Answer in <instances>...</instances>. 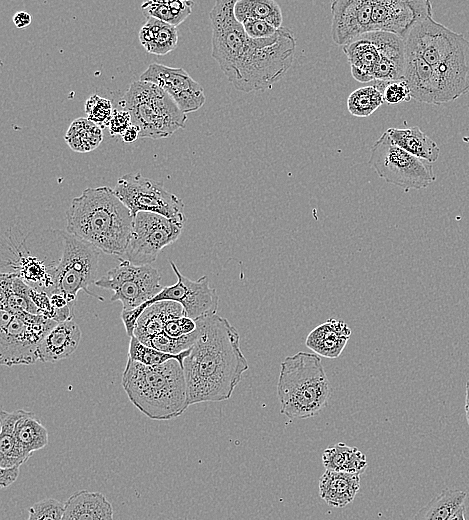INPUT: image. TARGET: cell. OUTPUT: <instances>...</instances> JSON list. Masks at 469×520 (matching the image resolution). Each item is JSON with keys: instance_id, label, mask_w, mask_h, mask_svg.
Here are the masks:
<instances>
[{"instance_id": "52a82bcc", "label": "cell", "mask_w": 469, "mask_h": 520, "mask_svg": "<svg viewBox=\"0 0 469 520\" xmlns=\"http://www.w3.org/2000/svg\"><path fill=\"white\" fill-rule=\"evenodd\" d=\"M58 322L43 315L0 307V363L30 365L39 360L40 342Z\"/></svg>"}, {"instance_id": "e575fe53", "label": "cell", "mask_w": 469, "mask_h": 520, "mask_svg": "<svg viewBox=\"0 0 469 520\" xmlns=\"http://www.w3.org/2000/svg\"><path fill=\"white\" fill-rule=\"evenodd\" d=\"M193 5L189 0H151L142 3L141 10L147 18L153 17L176 27L191 14Z\"/></svg>"}, {"instance_id": "484cf974", "label": "cell", "mask_w": 469, "mask_h": 520, "mask_svg": "<svg viewBox=\"0 0 469 520\" xmlns=\"http://www.w3.org/2000/svg\"><path fill=\"white\" fill-rule=\"evenodd\" d=\"M139 41L147 52L162 56L177 47L178 32L175 26L149 17L139 31Z\"/></svg>"}, {"instance_id": "5bb4252c", "label": "cell", "mask_w": 469, "mask_h": 520, "mask_svg": "<svg viewBox=\"0 0 469 520\" xmlns=\"http://www.w3.org/2000/svg\"><path fill=\"white\" fill-rule=\"evenodd\" d=\"M405 52L414 54L434 67L469 44L465 37L428 16L417 22L403 39Z\"/></svg>"}, {"instance_id": "f1b7e54d", "label": "cell", "mask_w": 469, "mask_h": 520, "mask_svg": "<svg viewBox=\"0 0 469 520\" xmlns=\"http://www.w3.org/2000/svg\"><path fill=\"white\" fill-rule=\"evenodd\" d=\"M322 463L326 470L348 472L361 475L367 468V459L357 447L339 442L323 451Z\"/></svg>"}, {"instance_id": "603a6c76", "label": "cell", "mask_w": 469, "mask_h": 520, "mask_svg": "<svg viewBox=\"0 0 469 520\" xmlns=\"http://www.w3.org/2000/svg\"><path fill=\"white\" fill-rule=\"evenodd\" d=\"M359 489V474L325 470L319 479V496L333 507L342 508L350 504Z\"/></svg>"}, {"instance_id": "ee69618b", "label": "cell", "mask_w": 469, "mask_h": 520, "mask_svg": "<svg viewBox=\"0 0 469 520\" xmlns=\"http://www.w3.org/2000/svg\"><path fill=\"white\" fill-rule=\"evenodd\" d=\"M31 21L32 16L25 11H19L13 16V23L17 28H25L30 25Z\"/></svg>"}, {"instance_id": "cb8c5ba5", "label": "cell", "mask_w": 469, "mask_h": 520, "mask_svg": "<svg viewBox=\"0 0 469 520\" xmlns=\"http://www.w3.org/2000/svg\"><path fill=\"white\" fill-rule=\"evenodd\" d=\"M185 315L183 307L176 302L162 301L147 307L139 317L134 335L142 343L163 333L164 325L173 316Z\"/></svg>"}, {"instance_id": "d6986e66", "label": "cell", "mask_w": 469, "mask_h": 520, "mask_svg": "<svg viewBox=\"0 0 469 520\" xmlns=\"http://www.w3.org/2000/svg\"><path fill=\"white\" fill-rule=\"evenodd\" d=\"M81 335V329L73 319L57 323L40 342L39 360L54 363L68 358L78 348Z\"/></svg>"}, {"instance_id": "8fae6325", "label": "cell", "mask_w": 469, "mask_h": 520, "mask_svg": "<svg viewBox=\"0 0 469 520\" xmlns=\"http://www.w3.org/2000/svg\"><path fill=\"white\" fill-rule=\"evenodd\" d=\"M113 190L130 209L133 217L138 212H151L184 224L186 222L182 199L167 191L162 183L139 172H130L119 177Z\"/></svg>"}, {"instance_id": "7402d4cb", "label": "cell", "mask_w": 469, "mask_h": 520, "mask_svg": "<svg viewBox=\"0 0 469 520\" xmlns=\"http://www.w3.org/2000/svg\"><path fill=\"white\" fill-rule=\"evenodd\" d=\"M62 520H114L113 507L102 493L81 490L64 503Z\"/></svg>"}, {"instance_id": "3957f363", "label": "cell", "mask_w": 469, "mask_h": 520, "mask_svg": "<svg viewBox=\"0 0 469 520\" xmlns=\"http://www.w3.org/2000/svg\"><path fill=\"white\" fill-rule=\"evenodd\" d=\"M133 215L108 186L83 190L66 211V231L101 252L121 258L126 250Z\"/></svg>"}, {"instance_id": "f6af8a7d", "label": "cell", "mask_w": 469, "mask_h": 520, "mask_svg": "<svg viewBox=\"0 0 469 520\" xmlns=\"http://www.w3.org/2000/svg\"><path fill=\"white\" fill-rule=\"evenodd\" d=\"M122 140L125 143H132L139 139V129L135 125H131L122 135Z\"/></svg>"}, {"instance_id": "4fadbf2b", "label": "cell", "mask_w": 469, "mask_h": 520, "mask_svg": "<svg viewBox=\"0 0 469 520\" xmlns=\"http://www.w3.org/2000/svg\"><path fill=\"white\" fill-rule=\"evenodd\" d=\"M184 223L151 212H138L122 259L134 265H150L163 248L181 235Z\"/></svg>"}, {"instance_id": "277c9868", "label": "cell", "mask_w": 469, "mask_h": 520, "mask_svg": "<svg viewBox=\"0 0 469 520\" xmlns=\"http://www.w3.org/2000/svg\"><path fill=\"white\" fill-rule=\"evenodd\" d=\"M122 387L133 405L153 420L179 417L190 406L183 367L176 359L148 366L128 358Z\"/></svg>"}, {"instance_id": "6da1fadb", "label": "cell", "mask_w": 469, "mask_h": 520, "mask_svg": "<svg viewBox=\"0 0 469 520\" xmlns=\"http://www.w3.org/2000/svg\"><path fill=\"white\" fill-rule=\"evenodd\" d=\"M235 2L218 0L209 13L212 57L237 90L271 89L291 67L296 39L285 27L269 38H250L235 17Z\"/></svg>"}, {"instance_id": "7c38bea8", "label": "cell", "mask_w": 469, "mask_h": 520, "mask_svg": "<svg viewBox=\"0 0 469 520\" xmlns=\"http://www.w3.org/2000/svg\"><path fill=\"white\" fill-rule=\"evenodd\" d=\"M120 259V264L94 283L97 287L113 290L110 300L120 301L124 311L133 310L159 294L163 287L161 274L151 265L137 266Z\"/></svg>"}, {"instance_id": "d590c367", "label": "cell", "mask_w": 469, "mask_h": 520, "mask_svg": "<svg viewBox=\"0 0 469 520\" xmlns=\"http://www.w3.org/2000/svg\"><path fill=\"white\" fill-rule=\"evenodd\" d=\"M383 103V94L374 85L357 88L346 102L349 113L356 117L372 115Z\"/></svg>"}, {"instance_id": "7a4b0ae2", "label": "cell", "mask_w": 469, "mask_h": 520, "mask_svg": "<svg viewBox=\"0 0 469 520\" xmlns=\"http://www.w3.org/2000/svg\"><path fill=\"white\" fill-rule=\"evenodd\" d=\"M196 323L198 335L182 365L189 405L228 400L249 369L240 334L217 314Z\"/></svg>"}, {"instance_id": "836d02e7", "label": "cell", "mask_w": 469, "mask_h": 520, "mask_svg": "<svg viewBox=\"0 0 469 520\" xmlns=\"http://www.w3.org/2000/svg\"><path fill=\"white\" fill-rule=\"evenodd\" d=\"M64 139L72 150L80 153L89 152L102 142V128L88 118H77L70 124Z\"/></svg>"}, {"instance_id": "83f0119b", "label": "cell", "mask_w": 469, "mask_h": 520, "mask_svg": "<svg viewBox=\"0 0 469 520\" xmlns=\"http://www.w3.org/2000/svg\"><path fill=\"white\" fill-rule=\"evenodd\" d=\"M19 415L20 409L14 412L4 409L1 411L0 468L20 467L31 456L21 447L14 435Z\"/></svg>"}, {"instance_id": "f35d334b", "label": "cell", "mask_w": 469, "mask_h": 520, "mask_svg": "<svg viewBox=\"0 0 469 520\" xmlns=\"http://www.w3.org/2000/svg\"><path fill=\"white\" fill-rule=\"evenodd\" d=\"M27 520H62L64 504L54 498L34 503L28 510Z\"/></svg>"}, {"instance_id": "ab89813d", "label": "cell", "mask_w": 469, "mask_h": 520, "mask_svg": "<svg viewBox=\"0 0 469 520\" xmlns=\"http://www.w3.org/2000/svg\"><path fill=\"white\" fill-rule=\"evenodd\" d=\"M373 85L382 92L384 102L388 105H396L412 99L410 89L404 80L387 83L375 81Z\"/></svg>"}, {"instance_id": "8992f818", "label": "cell", "mask_w": 469, "mask_h": 520, "mask_svg": "<svg viewBox=\"0 0 469 520\" xmlns=\"http://www.w3.org/2000/svg\"><path fill=\"white\" fill-rule=\"evenodd\" d=\"M119 107L130 113L139 138H167L185 128L186 114L164 90L148 81L132 82Z\"/></svg>"}, {"instance_id": "ba28073f", "label": "cell", "mask_w": 469, "mask_h": 520, "mask_svg": "<svg viewBox=\"0 0 469 520\" xmlns=\"http://www.w3.org/2000/svg\"><path fill=\"white\" fill-rule=\"evenodd\" d=\"M169 263L177 277V282L163 287L159 294L139 307L129 311L122 310L121 318L126 334L130 338L134 335L136 323L141 314L147 307L157 302L179 303L184 309L185 316L195 321L216 314L219 298L215 288L210 287L208 277L202 276L197 280H192L183 275L172 260H169Z\"/></svg>"}, {"instance_id": "d6a6232c", "label": "cell", "mask_w": 469, "mask_h": 520, "mask_svg": "<svg viewBox=\"0 0 469 520\" xmlns=\"http://www.w3.org/2000/svg\"><path fill=\"white\" fill-rule=\"evenodd\" d=\"M234 14L239 23L248 18L263 20L276 29L282 27V10L274 0H237Z\"/></svg>"}, {"instance_id": "7dc6e473", "label": "cell", "mask_w": 469, "mask_h": 520, "mask_svg": "<svg viewBox=\"0 0 469 520\" xmlns=\"http://www.w3.org/2000/svg\"><path fill=\"white\" fill-rule=\"evenodd\" d=\"M464 512H465V507L464 505L462 507H460L453 516H451V518L449 520H466L465 519V515H464Z\"/></svg>"}, {"instance_id": "f546056e", "label": "cell", "mask_w": 469, "mask_h": 520, "mask_svg": "<svg viewBox=\"0 0 469 520\" xmlns=\"http://www.w3.org/2000/svg\"><path fill=\"white\" fill-rule=\"evenodd\" d=\"M13 271L33 289L49 295L55 292L53 267H47L38 258L20 253V258Z\"/></svg>"}, {"instance_id": "60d3db41", "label": "cell", "mask_w": 469, "mask_h": 520, "mask_svg": "<svg viewBox=\"0 0 469 520\" xmlns=\"http://www.w3.org/2000/svg\"><path fill=\"white\" fill-rule=\"evenodd\" d=\"M241 24L246 34L252 39L269 38L278 30L269 23L255 18H248Z\"/></svg>"}, {"instance_id": "4dcf8cb0", "label": "cell", "mask_w": 469, "mask_h": 520, "mask_svg": "<svg viewBox=\"0 0 469 520\" xmlns=\"http://www.w3.org/2000/svg\"><path fill=\"white\" fill-rule=\"evenodd\" d=\"M14 435L21 447L29 454L48 444V431L31 411L20 409Z\"/></svg>"}, {"instance_id": "44dd1931", "label": "cell", "mask_w": 469, "mask_h": 520, "mask_svg": "<svg viewBox=\"0 0 469 520\" xmlns=\"http://www.w3.org/2000/svg\"><path fill=\"white\" fill-rule=\"evenodd\" d=\"M403 80L407 83L411 97L416 101L438 105V87L435 72L425 60L405 52Z\"/></svg>"}, {"instance_id": "4316f807", "label": "cell", "mask_w": 469, "mask_h": 520, "mask_svg": "<svg viewBox=\"0 0 469 520\" xmlns=\"http://www.w3.org/2000/svg\"><path fill=\"white\" fill-rule=\"evenodd\" d=\"M32 287L18 275L2 272L0 278V307H6L18 312L39 314L31 298Z\"/></svg>"}, {"instance_id": "bcb514c9", "label": "cell", "mask_w": 469, "mask_h": 520, "mask_svg": "<svg viewBox=\"0 0 469 520\" xmlns=\"http://www.w3.org/2000/svg\"><path fill=\"white\" fill-rule=\"evenodd\" d=\"M465 405H464V408H465V414H466V419H467V422H468V425H469V380L467 381L466 383V390H465Z\"/></svg>"}, {"instance_id": "5b68a950", "label": "cell", "mask_w": 469, "mask_h": 520, "mask_svg": "<svg viewBox=\"0 0 469 520\" xmlns=\"http://www.w3.org/2000/svg\"><path fill=\"white\" fill-rule=\"evenodd\" d=\"M332 389L321 359L300 351L281 362L277 381L280 412L290 419L317 415L328 403Z\"/></svg>"}, {"instance_id": "1f68e13d", "label": "cell", "mask_w": 469, "mask_h": 520, "mask_svg": "<svg viewBox=\"0 0 469 520\" xmlns=\"http://www.w3.org/2000/svg\"><path fill=\"white\" fill-rule=\"evenodd\" d=\"M466 492L457 489H443L414 516V520H449L464 505Z\"/></svg>"}, {"instance_id": "9a60e30c", "label": "cell", "mask_w": 469, "mask_h": 520, "mask_svg": "<svg viewBox=\"0 0 469 520\" xmlns=\"http://www.w3.org/2000/svg\"><path fill=\"white\" fill-rule=\"evenodd\" d=\"M139 80L160 87L185 114L199 110L206 100L203 87L183 68L151 63Z\"/></svg>"}, {"instance_id": "2e32d148", "label": "cell", "mask_w": 469, "mask_h": 520, "mask_svg": "<svg viewBox=\"0 0 469 520\" xmlns=\"http://www.w3.org/2000/svg\"><path fill=\"white\" fill-rule=\"evenodd\" d=\"M428 16H432V6L427 0H372L373 31L404 39L417 22Z\"/></svg>"}, {"instance_id": "8d00e7d4", "label": "cell", "mask_w": 469, "mask_h": 520, "mask_svg": "<svg viewBox=\"0 0 469 520\" xmlns=\"http://www.w3.org/2000/svg\"><path fill=\"white\" fill-rule=\"evenodd\" d=\"M190 349L178 354L163 352L143 344L137 337L132 336L129 342L128 358L148 366L161 365L169 360L176 359L183 365Z\"/></svg>"}, {"instance_id": "ac0fdd59", "label": "cell", "mask_w": 469, "mask_h": 520, "mask_svg": "<svg viewBox=\"0 0 469 520\" xmlns=\"http://www.w3.org/2000/svg\"><path fill=\"white\" fill-rule=\"evenodd\" d=\"M389 35L387 32L373 31L343 46L355 80L362 83L374 81V70L382 58Z\"/></svg>"}, {"instance_id": "ffe728a7", "label": "cell", "mask_w": 469, "mask_h": 520, "mask_svg": "<svg viewBox=\"0 0 469 520\" xmlns=\"http://www.w3.org/2000/svg\"><path fill=\"white\" fill-rule=\"evenodd\" d=\"M351 333V329L344 320L330 318L316 326L307 335L305 345L315 354L334 359L343 352Z\"/></svg>"}, {"instance_id": "30bf717a", "label": "cell", "mask_w": 469, "mask_h": 520, "mask_svg": "<svg viewBox=\"0 0 469 520\" xmlns=\"http://www.w3.org/2000/svg\"><path fill=\"white\" fill-rule=\"evenodd\" d=\"M62 240V255L53 267L55 292L74 303L80 290L95 296L88 287L96 282L100 250L67 231H58Z\"/></svg>"}, {"instance_id": "9c48e42d", "label": "cell", "mask_w": 469, "mask_h": 520, "mask_svg": "<svg viewBox=\"0 0 469 520\" xmlns=\"http://www.w3.org/2000/svg\"><path fill=\"white\" fill-rule=\"evenodd\" d=\"M369 163L381 179L405 192L426 188L436 179L430 162L397 146L386 131L371 147Z\"/></svg>"}, {"instance_id": "7bdbcfd3", "label": "cell", "mask_w": 469, "mask_h": 520, "mask_svg": "<svg viewBox=\"0 0 469 520\" xmlns=\"http://www.w3.org/2000/svg\"><path fill=\"white\" fill-rule=\"evenodd\" d=\"M19 468H0V485L2 488H6L16 481L19 476Z\"/></svg>"}, {"instance_id": "74e56055", "label": "cell", "mask_w": 469, "mask_h": 520, "mask_svg": "<svg viewBox=\"0 0 469 520\" xmlns=\"http://www.w3.org/2000/svg\"><path fill=\"white\" fill-rule=\"evenodd\" d=\"M87 118L100 128H108L114 109L111 100L99 95H91L85 102Z\"/></svg>"}, {"instance_id": "b9f144b4", "label": "cell", "mask_w": 469, "mask_h": 520, "mask_svg": "<svg viewBox=\"0 0 469 520\" xmlns=\"http://www.w3.org/2000/svg\"><path fill=\"white\" fill-rule=\"evenodd\" d=\"M132 125L131 115L128 111L114 109L108 129L112 136L122 135Z\"/></svg>"}, {"instance_id": "e0dca14e", "label": "cell", "mask_w": 469, "mask_h": 520, "mask_svg": "<svg viewBox=\"0 0 469 520\" xmlns=\"http://www.w3.org/2000/svg\"><path fill=\"white\" fill-rule=\"evenodd\" d=\"M331 34L338 45L373 32L372 0H336L331 4Z\"/></svg>"}, {"instance_id": "d4e9b609", "label": "cell", "mask_w": 469, "mask_h": 520, "mask_svg": "<svg viewBox=\"0 0 469 520\" xmlns=\"http://www.w3.org/2000/svg\"><path fill=\"white\" fill-rule=\"evenodd\" d=\"M392 141L415 157L435 162L440 149L435 141L427 136L418 126L409 128H389L386 130Z\"/></svg>"}]
</instances>
